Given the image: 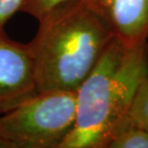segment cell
I'll return each instance as SVG.
<instances>
[{"label":"cell","mask_w":148,"mask_h":148,"mask_svg":"<svg viewBox=\"0 0 148 148\" xmlns=\"http://www.w3.org/2000/svg\"><path fill=\"white\" fill-rule=\"evenodd\" d=\"M0 148H4V147H3V144L1 143V141H0Z\"/></svg>","instance_id":"obj_10"},{"label":"cell","mask_w":148,"mask_h":148,"mask_svg":"<svg viewBox=\"0 0 148 148\" xmlns=\"http://www.w3.org/2000/svg\"><path fill=\"white\" fill-rule=\"evenodd\" d=\"M76 91L38 92L0 114L4 148H60L76 119Z\"/></svg>","instance_id":"obj_3"},{"label":"cell","mask_w":148,"mask_h":148,"mask_svg":"<svg viewBox=\"0 0 148 148\" xmlns=\"http://www.w3.org/2000/svg\"><path fill=\"white\" fill-rule=\"evenodd\" d=\"M28 43L38 92L76 91L114 38L110 26L86 0H75L38 20Z\"/></svg>","instance_id":"obj_2"},{"label":"cell","mask_w":148,"mask_h":148,"mask_svg":"<svg viewBox=\"0 0 148 148\" xmlns=\"http://www.w3.org/2000/svg\"><path fill=\"white\" fill-rule=\"evenodd\" d=\"M128 46L148 42V0H86Z\"/></svg>","instance_id":"obj_5"},{"label":"cell","mask_w":148,"mask_h":148,"mask_svg":"<svg viewBox=\"0 0 148 148\" xmlns=\"http://www.w3.org/2000/svg\"><path fill=\"white\" fill-rule=\"evenodd\" d=\"M108 148H148V132L129 115L117 127Z\"/></svg>","instance_id":"obj_6"},{"label":"cell","mask_w":148,"mask_h":148,"mask_svg":"<svg viewBox=\"0 0 148 148\" xmlns=\"http://www.w3.org/2000/svg\"><path fill=\"white\" fill-rule=\"evenodd\" d=\"M72 1L75 0H23L19 12L26 13L40 20L52 11Z\"/></svg>","instance_id":"obj_8"},{"label":"cell","mask_w":148,"mask_h":148,"mask_svg":"<svg viewBox=\"0 0 148 148\" xmlns=\"http://www.w3.org/2000/svg\"><path fill=\"white\" fill-rule=\"evenodd\" d=\"M148 78V42L128 46L116 38L76 90V119L60 148H108Z\"/></svg>","instance_id":"obj_1"},{"label":"cell","mask_w":148,"mask_h":148,"mask_svg":"<svg viewBox=\"0 0 148 148\" xmlns=\"http://www.w3.org/2000/svg\"><path fill=\"white\" fill-rule=\"evenodd\" d=\"M37 93L34 61L28 44L12 40L0 30V114Z\"/></svg>","instance_id":"obj_4"},{"label":"cell","mask_w":148,"mask_h":148,"mask_svg":"<svg viewBox=\"0 0 148 148\" xmlns=\"http://www.w3.org/2000/svg\"><path fill=\"white\" fill-rule=\"evenodd\" d=\"M130 116L148 132V78L140 85L133 101Z\"/></svg>","instance_id":"obj_7"},{"label":"cell","mask_w":148,"mask_h":148,"mask_svg":"<svg viewBox=\"0 0 148 148\" xmlns=\"http://www.w3.org/2000/svg\"><path fill=\"white\" fill-rule=\"evenodd\" d=\"M23 0H0V30L12 16L20 11Z\"/></svg>","instance_id":"obj_9"}]
</instances>
